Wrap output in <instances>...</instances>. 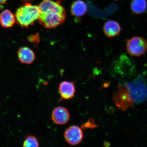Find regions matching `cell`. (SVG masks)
<instances>
[{"label": "cell", "instance_id": "6da1fadb", "mask_svg": "<svg viewBox=\"0 0 147 147\" xmlns=\"http://www.w3.org/2000/svg\"><path fill=\"white\" fill-rule=\"evenodd\" d=\"M40 11L38 6L27 3L16 10L15 16L16 22L23 28L29 27L38 20Z\"/></svg>", "mask_w": 147, "mask_h": 147}, {"label": "cell", "instance_id": "7a4b0ae2", "mask_svg": "<svg viewBox=\"0 0 147 147\" xmlns=\"http://www.w3.org/2000/svg\"><path fill=\"white\" fill-rule=\"evenodd\" d=\"M125 86L133 102L141 103L147 100V86L142 79L138 78L133 82L127 83Z\"/></svg>", "mask_w": 147, "mask_h": 147}, {"label": "cell", "instance_id": "3957f363", "mask_svg": "<svg viewBox=\"0 0 147 147\" xmlns=\"http://www.w3.org/2000/svg\"><path fill=\"white\" fill-rule=\"evenodd\" d=\"M126 47L128 54L130 56L140 57L147 51V42L142 36H134L127 41Z\"/></svg>", "mask_w": 147, "mask_h": 147}, {"label": "cell", "instance_id": "277c9868", "mask_svg": "<svg viewBox=\"0 0 147 147\" xmlns=\"http://www.w3.org/2000/svg\"><path fill=\"white\" fill-rule=\"evenodd\" d=\"M66 18V13L51 12L40 13L38 20L40 24L46 28L52 29L62 25Z\"/></svg>", "mask_w": 147, "mask_h": 147}, {"label": "cell", "instance_id": "5b68a950", "mask_svg": "<svg viewBox=\"0 0 147 147\" xmlns=\"http://www.w3.org/2000/svg\"><path fill=\"white\" fill-rule=\"evenodd\" d=\"M40 13H46L51 12H58L66 13V10L59 1L43 0L38 5Z\"/></svg>", "mask_w": 147, "mask_h": 147}, {"label": "cell", "instance_id": "8992f818", "mask_svg": "<svg viewBox=\"0 0 147 147\" xmlns=\"http://www.w3.org/2000/svg\"><path fill=\"white\" fill-rule=\"evenodd\" d=\"M64 137L69 144L74 146L81 142L83 138L84 134L82 128L78 126H72L66 130Z\"/></svg>", "mask_w": 147, "mask_h": 147}, {"label": "cell", "instance_id": "52a82bcc", "mask_svg": "<svg viewBox=\"0 0 147 147\" xmlns=\"http://www.w3.org/2000/svg\"><path fill=\"white\" fill-rule=\"evenodd\" d=\"M51 119L57 124L65 125L69 120V111L65 108L58 107L53 110L51 115Z\"/></svg>", "mask_w": 147, "mask_h": 147}, {"label": "cell", "instance_id": "ba28073f", "mask_svg": "<svg viewBox=\"0 0 147 147\" xmlns=\"http://www.w3.org/2000/svg\"><path fill=\"white\" fill-rule=\"evenodd\" d=\"M58 89L61 96L60 101L72 98L74 96L76 91L74 83L67 81L61 83Z\"/></svg>", "mask_w": 147, "mask_h": 147}, {"label": "cell", "instance_id": "9c48e42d", "mask_svg": "<svg viewBox=\"0 0 147 147\" xmlns=\"http://www.w3.org/2000/svg\"><path fill=\"white\" fill-rule=\"evenodd\" d=\"M103 31L105 34L108 37L113 38L120 34L121 27L120 24L117 21L109 20L105 24Z\"/></svg>", "mask_w": 147, "mask_h": 147}, {"label": "cell", "instance_id": "30bf717a", "mask_svg": "<svg viewBox=\"0 0 147 147\" xmlns=\"http://www.w3.org/2000/svg\"><path fill=\"white\" fill-rule=\"evenodd\" d=\"M18 59L21 63L25 64H31L36 59L35 54L32 49L27 47H21L18 52Z\"/></svg>", "mask_w": 147, "mask_h": 147}, {"label": "cell", "instance_id": "8fae6325", "mask_svg": "<svg viewBox=\"0 0 147 147\" xmlns=\"http://www.w3.org/2000/svg\"><path fill=\"white\" fill-rule=\"evenodd\" d=\"M16 21L15 16L8 9H5L0 14V24L3 27H12L15 24Z\"/></svg>", "mask_w": 147, "mask_h": 147}, {"label": "cell", "instance_id": "7c38bea8", "mask_svg": "<svg viewBox=\"0 0 147 147\" xmlns=\"http://www.w3.org/2000/svg\"><path fill=\"white\" fill-rule=\"evenodd\" d=\"M117 88L119 95L122 102L121 109L123 111H125L128 107H133V102L130 98L128 89L126 86L119 85Z\"/></svg>", "mask_w": 147, "mask_h": 147}, {"label": "cell", "instance_id": "4fadbf2b", "mask_svg": "<svg viewBox=\"0 0 147 147\" xmlns=\"http://www.w3.org/2000/svg\"><path fill=\"white\" fill-rule=\"evenodd\" d=\"M87 7L86 3L82 0H77L73 2L71 6V12L74 16L80 17L86 14Z\"/></svg>", "mask_w": 147, "mask_h": 147}, {"label": "cell", "instance_id": "5bb4252c", "mask_svg": "<svg viewBox=\"0 0 147 147\" xmlns=\"http://www.w3.org/2000/svg\"><path fill=\"white\" fill-rule=\"evenodd\" d=\"M130 8L134 13L142 14L146 11L147 9L146 0H132L130 3Z\"/></svg>", "mask_w": 147, "mask_h": 147}, {"label": "cell", "instance_id": "9a60e30c", "mask_svg": "<svg viewBox=\"0 0 147 147\" xmlns=\"http://www.w3.org/2000/svg\"><path fill=\"white\" fill-rule=\"evenodd\" d=\"M25 147H38L39 146L38 139L34 136L29 135L25 138L23 143Z\"/></svg>", "mask_w": 147, "mask_h": 147}, {"label": "cell", "instance_id": "2e32d148", "mask_svg": "<svg viewBox=\"0 0 147 147\" xmlns=\"http://www.w3.org/2000/svg\"><path fill=\"white\" fill-rule=\"evenodd\" d=\"M97 125L95 124L94 121L92 119H89L85 123L82 125V129L85 130L87 129H93L97 127Z\"/></svg>", "mask_w": 147, "mask_h": 147}, {"label": "cell", "instance_id": "e0dca14e", "mask_svg": "<svg viewBox=\"0 0 147 147\" xmlns=\"http://www.w3.org/2000/svg\"><path fill=\"white\" fill-rule=\"evenodd\" d=\"M113 99L115 101L116 105L118 107L121 108L122 107V104L119 95H117V93H115Z\"/></svg>", "mask_w": 147, "mask_h": 147}, {"label": "cell", "instance_id": "ac0fdd59", "mask_svg": "<svg viewBox=\"0 0 147 147\" xmlns=\"http://www.w3.org/2000/svg\"><path fill=\"white\" fill-rule=\"evenodd\" d=\"M28 39L29 41L32 42H35L39 41V38L38 34L36 35H32L28 37Z\"/></svg>", "mask_w": 147, "mask_h": 147}, {"label": "cell", "instance_id": "d6986e66", "mask_svg": "<svg viewBox=\"0 0 147 147\" xmlns=\"http://www.w3.org/2000/svg\"><path fill=\"white\" fill-rule=\"evenodd\" d=\"M7 0H0V8L3 7V5L5 4Z\"/></svg>", "mask_w": 147, "mask_h": 147}, {"label": "cell", "instance_id": "ffe728a7", "mask_svg": "<svg viewBox=\"0 0 147 147\" xmlns=\"http://www.w3.org/2000/svg\"><path fill=\"white\" fill-rule=\"evenodd\" d=\"M110 84V82L105 83L104 84L103 87L104 88H107L109 87Z\"/></svg>", "mask_w": 147, "mask_h": 147}, {"label": "cell", "instance_id": "44dd1931", "mask_svg": "<svg viewBox=\"0 0 147 147\" xmlns=\"http://www.w3.org/2000/svg\"><path fill=\"white\" fill-rule=\"evenodd\" d=\"M110 113L113 114L115 112V108L113 107H110Z\"/></svg>", "mask_w": 147, "mask_h": 147}, {"label": "cell", "instance_id": "7402d4cb", "mask_svg": "<svg viewBox=\"0 0 147 147\" xmlns=\"http://www.w3.org/2000/svg\"><path fill=\"white\" fill-rule=\"evenodd\" d=\"M104 145L105 146L108 147L110 145V144L109 142L108 141H105L104 143Z\"/></svg>", "mask_w": 147, "mask_h": 147}, {"label": "cell", "instance_id": "603a6c76", "mask_svg": "<svg viewBox=\"0 0 147 147\" xmlns=\"http://www.w3.org/2000/svg\"><path fill=\"white\" fill-rule=\"evenodd\" d=\"M22 1H32L33 0H22Z\"/></svg>", "mask_w": 147, "mask_h": 147}, {"label": "cell", "instance_id": "cb8c5ba5", "mask_svg": "<svg viewBox=\"0 0 147 147\" xmlns=\"http://www.w3.org/2000/svg\"><path fill=\"white\" fill-rule=\"evenodd\" d=\"M115 1H118L119 0H114Z\"/></svg>", "mask_w": 147, "mask_h": 147}]
</instances>
